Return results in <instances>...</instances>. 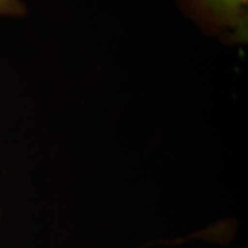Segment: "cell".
Listing matches in <instances>:
<instances>
[{
  "label": "cell",
  "mask_w": 248,
  "mask_h": 248,
  "mask_svg": "<svg viewBox=\"0 0 248 248\" xmlns=\"http://www.w3.org/2000/svg\"><path fill=\"white\" fill-rule=\"evenodd\" d=\"M26 13L27 7L22 0H0V16L21 17Z\"/></svg>",
  "instance_id": "cell-2"
},
{
  "label": "cell",
  "mask_w": 248,
  "mask_h": 248,
  "mask_svg": "<svg viewBox=\"0 0 248 248\" xmlns=\"http://www.w3.org/2000/svg\"><path fill=\"white\" fill-rule=\"evenodd\" d=\"M183 12L208 32L230 43H246L248 0H176Z\"/></svg>",
  "instance_id": "cell-1"
}]
</instances>
